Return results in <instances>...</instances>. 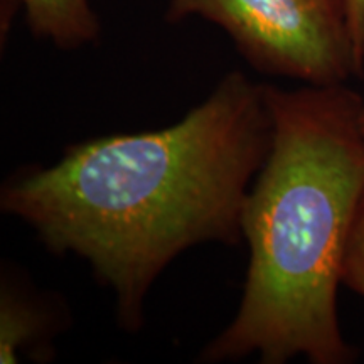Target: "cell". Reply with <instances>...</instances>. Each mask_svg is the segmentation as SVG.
<instances>
[{
    "instance_id": "cell-7",
    "label": "cell",
    "mask_w": 364,
    "mask_h": 364,
    "mask_svg": "<svg viewBox=\"0 0 364 364\" xmlns=\"http://www.w3.org/2000/svg\"><path fill=\"white\" fill-rule=\"evenodd\" d=\"M353 44L358 76L364 73V0H336Z\"/></svg>"
},
{
    "instance_id": "cell-5",
    "label": "cell",
    "mask_w": 364,
    "mask_h": 364,
    "mask_svg": "<svg viewBox=\"0 0 364 364\" xmlns=\"http://www.w3.org/2000/svg\"><path fill=\"white\" fill-rule=\"evenodd\" d=\"M31 33L61 49H78L100 36L90 0H19Z\"/></svg>"
},
{
    "instance_id": "cell-8",
    "label": "cell",
    "mask_w": 364,
    "mask_h": 364,
    "mask_svg": "<svg viewBox=\"0 0 364 364\" xmlns=\"http://www.w3.org/2000/svg\"><path fill=\"white\" fill-rule=\"evenodd\" d=\"M359 125H361V130H363V134H364V103H363V107H361V113H359Z\"/></svg>"
},
{
    "instance_id": "cell-6",
    "label": "cell",
    "mask_w": 364,
    "mask_h": 364,
    "mask_svg": "<svg viewBox=\"0 0 364 364\" xmlns=\"http://www.w3.org/2000/svg\"><path fill=\"white\" fill-rule=\"evenodd\" d=\"M341 285H346L364 297V191L358 201L346 240L341 263Z\"/></svg>"
},
{
    "instance_id": "cell-1",
    "label": "cell",
    "mask_w": 364,
    "mask_h": 364,
    "mask_svg": "<svg viewBox=\"0 0 364 364\" xmlns=\"http://www.w3.org/2000/svg\"><path fill=\"white\" fill-rule=\"evenodd\" d=\"M272 144L263 85L231 71L177 124L66 147L22 167L0 209L51 253L76 255L115 297L118 324L144 327L145 299L186 250L243 240L245 199Z\"/></svg>"
},
{
    "instance_id": "cell-3",
    "label": "cell",
    "mask_w": 364,
    "mask_h": 364,
    "mask_svg": "<svg viewBox=\"0 0 364 364\" xmlns=\"http://www.w3.org/2000/svg\"><path fill=\"white\" fill-rule=\"evenodd\" d=\"M198 16L220 26L255 70L306 85L358 76L336 0H169L166 19Z\"/></svg>"
},
{
    "instance_id": "cell-2",
    "label": "cell",
    "mask_w": 364,
    "mask_h": 364,
    "mask_svg": "<svg viewBox=\"0 0 364 364\" xmlns=\"http://www.w3.org/2000/svg\"><path fill=\"white\" fill-rule=\"evenodd\" d=\"M263 93L272 144L241 216L250 248L243 297L198 361L351 363L356 351L341 332L338 289L364 191V102L344 83L290 91L263 85Z\"/></svg>"
},
{
    "instance_id": "cell-4",
    "label": "cell",
    "mask_w": 364,
    "mask_h": 364,
    "mask_svg": "<svg viewBox=\"0 0 364 364\" xmlns=\"http://www.w3.org/2000/svg\"><path fill=\"white\" fill-rule=\"evenodd\" d=\"M56 329V318L48 304L4 277L0 290V363H19L22 356L48 361Z\"/></svg>"
}]
</instances>
